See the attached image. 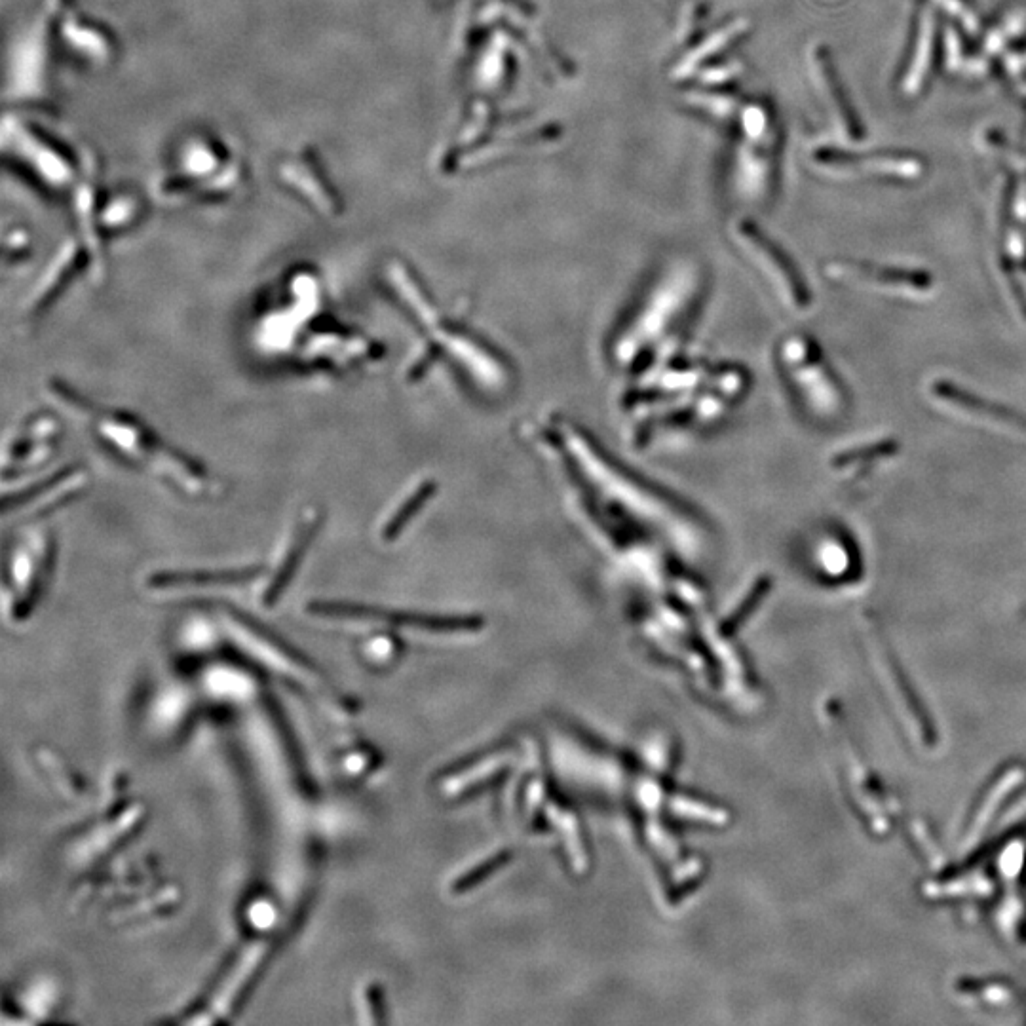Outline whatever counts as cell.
Returning <instances> with one entry per match:
<instances>
[{
  "instance_id": "obj_3",
  "label": "cell",
  "mask_w": 1026,
  "mask_h": 1026,
  "mask_svg": "<svg viewBox=\"0 0 1026 1026\" xmlns=\"http://www.w3.org/2000/svg\"><path fill=\"white\" fill-rule=\"evenodd\" d=\"M741 238L757 255V259L766 265L768 274L778 280L779 289L787 295L789 303L797 308H806L810 304V291L804 284V280L800 278V274L778 247L774 246L768 238H764V234H759L755 228L749 227V225L741 228Z\"/></svg>"
},
{
  "instance_id": "obj_2",
  "label": "cell",
  "mask_w": 1026,
  "mask_h": 1026,
  "mask_svg": "<svg viewBox=\"0 0 1026 1026\" xmlns=\"http://www.w3.org/2000/svg\"><path fill=\"white\" fill-rule=\"evenodd\" d=\"M933 396L943 401L952 411H958L966 417L987 422L994 428H1004L1013 434L1026 437V415L1009 409L1006 405H998L996 401L971 394L962 386H956L947 380H937L931 386Z\"/></svg>"
},
{
  "instance_id": "obj_1",
  "label": "cell",
  "mask_w": 1026,
  "mask_h": 1026,
  "mask_svg": "<svg viewBox=\"0 0 1026 1026\" xmlns=\"http://www.w3.org/2000/svg\"><path fill=\"white\" fill-rule=\"evenodd\" d=\"M95 434L118 455L149 468L154 474L170 477L171 483L189 494L208 489V475L194 466L187 456L175 453L166 443L147 430L141 422L118 413L95 417Z\"/></svg>"
},
{
  "instance_id": "obj_4",
  "label": "cell",
  "mask_w": 1026,
  "mask_h": 1026,
  "mask_svg": "<svg viewBox=\"0 0 1026 1026\" xmlns=\"http://www.w3.org/2000/svg\"><path fill=\"white\" fill-rule=\"evenodd\" d=\"M836 276L842 280H855L863 284L874 285L880 289L901 291V293H920L928 291L931 280L928 274L916 270H899V268H882V266L865 265V263H838L831 266Z\"/></svg>"
},
{
  "instance_id": "obj_11",
  "label": "cell",
  "mask_w": 1026,
  "mask_h": 1026,
  "mask_svg": "<svg viewBox=\"0 0 1026 1026\" xmlns=\"http://www.w3.org/2000/svg\"><path fill=\"white\" fill-rule=\"evenodd\" d=\"M432 493H434V487L430 483H422V485H418L413 493L405 496L399 502L398 508L384 519L382 529H380V538L384 542L394 540L399 532L407 527V523L417 515L418 510L422 508V504L432 496Z\"/></svg>"
},
{
  "instance_id": "obj_13",
  "label": "cell",
  "mask_w": 1026,
  "mask_h": 1026,
  "mask_svg": "<svg viewBox=\"0 0 1026 1026\" xmlns=\"http://www.w3.org/2000/svg\"><path fill=\"white\" fill-rule=\"evenodd\" d=\"M895 451H897V445L893 441H878V443L863 445L859 449L840 453V455L835 456L833 466H835L836 470H846V468H852V466H861L865 462H873V460H878V458H886V456L893 455Z\"/></svg>"
},
{
  "instance_id": "obj_7",
  "label": "cell",
  "mask_w": 1026,
  "mask_h": 1026,
  "mask_svg": "<svg viewBox=\"0 0 1026 1026\" xmlns=\"http://www.w3.org/2000/svg\"><path fill=\"white\" fill-rule=\"evenodd\" d=\"M82 481H84V475L80 474L78 470H65L61 474L48 477L42 483L31 485V487L19 491L14 496H6L4 498V510L6 512H10L12 508L23 510L31 502H35V510H42L44 506L54 504V502H61L63 498H67V496H71L75 491H78Z\"/></svg>"
},
{
  "instance_id": "obj_14",
  "label": "cell",
  "mask_w": 1026,
  "mask_h": 1026,
  "mask_svg": "<svg viewBox=\"0 0 1026 1026\" xmlns=\"http://www.w3.org/2000/svg\"><path fill=\"white\" fill-rule=\"evenodd\" d=\"M931 42H933V19L930 18L928 21V27L922 35V42H920V48H918V56L914 59L911 67V76H909V88L912 86H918V82L922 80V76L926 73V67L930 63L931 56Z\"/></svg>"
},
{
  "instance_id": "obj_10",
  "label": "cell",
  "mask_w": 1026,
  "mask_h": 1026,
  "mask_svg": "<svg viewBox=\"0 0 1026 1026\" xmlns=\"http://www.w3.org/2000/svg\"><path fill=\"white\" fill-rule=\"evenodd\" d=\"M73 268H75V249L69 247V249H65L57 257L56 263L52 265V268L48 270V274L37 285V289L33 293V299L29 301V306H27V314L29 316H37L44 308H48L50 304L54 303L57 293L63 289V285L67 284V280L71 278Z\"/></svg>"
},
{
  "instance_id": "obj_8",
  "label": "cell",
  "mask_w": 1026,
  "mask_h": 1026,
  "mask_svg": "<svg viewBox=\"0 0 1026 1026\" xmlns=\"http://www.w3.org/2000/svg\"><path fill=\"white\" fill-rule=\"evenodd\" d=\"M816 71L819 76V84L823 88V94L827 95V101H829V107L831 111L835 113L836 124L840 126V132L844 133L846 137L850 139H861V126L855 118L854 109H850L848 101H846V94L840 86V80L838 75L833 69V63L827 56V52H817L816 54Z\"/></svg>"
},
{
  "instance_id": "obj_9",
  "label": "cell",
  "mask_w": 1026,
  "mask_h": 1026,
  "mask_svg": "<svg viewBox=\"0 0 1026 1026\" xmlns=\"http://www.w3.org/2000/svg\"><path fill=\"white\" fill-rule=\"evenodd\" d=\"M257 576V570H228V572H166V574H154L151 580V588L156 589H179V588H209V586H227V584H240L247 582Z\"/></svg>"
},
{
  "instance_id": "obj_12",
  "label": "cell",
  "mask_w": 1026,
  "mask_h": 1026,
  "mask_svg": "<svg viewBox=\"0 0 1026 1026\" xmlns=\"http://www.w3.org/2000/svg\"><path fill=\"white\" fill-rule=\"evenodd\" d=\"M44 553V546L40 540H33V542H25L23 546H19L18 550L14 551V557H12V576H14V584H18L19 588L27 589L29 584L35 580L38 570H40V563H42V555Z\"/></svg>"
},
{
  "instance_id": "obj_5",
  "label": "cell",
  "mask_w": 1026,
  "mask_h": 1026,
  "mask_svg": "<svg viewBox=\"0 0 1026 1026\" xmlns=\"http://www.w3.org/2000/svg\"><path fill=\"white\" fill-rule=\"evenodd\" d=\"M817 162L825 168L838 171L861 170L869 173H882L893 177H916L922 166L914 158H895V156H859L840 151H821L817 154Z\"/></svg>"
},
{
  "instance_id": "obj_6",
  "label": "cell",
  "mask_w": 1026,
  "mask_h": 1026,
  "mask_svg": "<svg viewBox=\"0 0 1026 1026\" xmlns=\"http://www.w3.org/2000/svg\"><path fill=\"white\" fill-rule=\"evenodd\" d=\"M318 527H320V515L316 512L306 513L303 521L297 525V529L291 534L289 546L282 553V559L278 563L276 574L268 582V588H266L265 593L266 603H272L284 591L287 580H291L293 572L299 567V563H301L304 553L308 550V546H310L314 534L318 531Z\"/></svg>"
}]
</instances>
